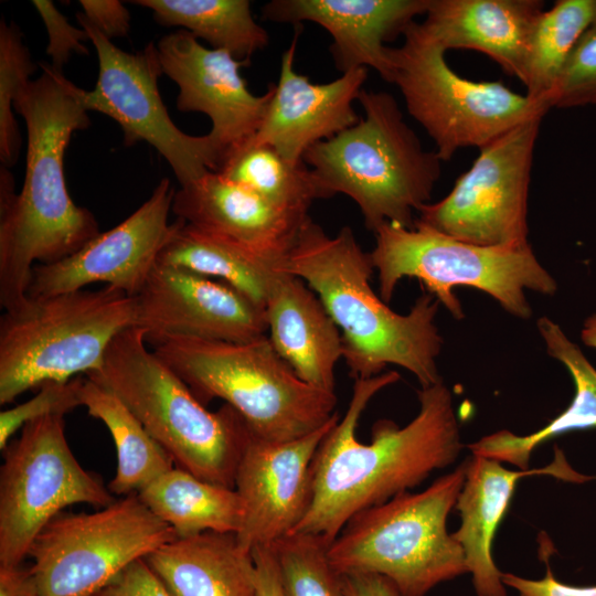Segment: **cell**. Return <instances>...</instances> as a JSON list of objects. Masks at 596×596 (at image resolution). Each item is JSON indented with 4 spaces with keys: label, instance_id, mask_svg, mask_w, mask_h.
<instances>
[{
    "label": "cell",
    "instance_id": "1",
    "mask_svg": "<svg viewBox=\"0 0 596 596\" xmlns=\"http://www.w3.org/2000/svg\"><path fill=\"white\" fill-rule=\"evenodd\" d=\"M401 379L394 370L354 380L342 418L321 440L311 464L310 507L294 533L329 544L356 513L411 491L434 471L451 466L462 450L453 394L443 381L421 387L419 409L401 427L391 419L372 426L371 441L356 428L370 401Z\"/></svg>",
    "mask_w": 596,
    "mask_h": 596
},
{
    "label": "cell",
    "instance_id": "2",
    "mask_svg": "<svg viewBox=\"0 0 596 596\" xmlns=\"http://www.w3.org/2000/svg\"><path fill=\"white\" fill-rule=\"evenodd\" d=\"M83 91L62 71L42 64L41 75L14 102L26 125V163L19 193L8 168L1 166L0 172V305L4 310L28 300L35 262L57 263L100 233L94 214L73 202L64 174L72 135L89 126Z\"/></svg>",
    "mask_w": 596,
    "mask_h": 596
},
{
    "label": "cell",
    "instance_id": "3",
    "mask_svg": "<svg viewBox=\"0 0 596 596\" xmlns=\"http://www.w3.org/2000/svg\"><path fill=\"white\" fill-rule=\"evenodd\" d=\"M275 270L301 278L317 294L341 332L343 360L354 380L397 365L421 387L441 381L436 362L443 347L435 322L439 301L424 291L407 313L393 311L372 289L370 252L350 226L330 236L309 217Z\"/></svg>",
    "mask_w": 596,
    "mask_h": 596
},
{
    "label": "cell",
    "instance_id": "4",
    "mask_svg": "<svg viewBox=\"0 0 596 596\" xmlns=\"http://www.w3.org/2000/svg\"><path fill=\"white\" fill-rule=\"evenodd\" d=\"M146 344L139 328L123 330L108 347L102 365L86 377L116 395L175 467L234 488L249 436L246 422L227 404L209 411Z\"/></svg>",
    "mask_w": 596,
    "mask_h": 596
},
{
    "label": "cell",
    "instance_id": "5",
    "mask_svg": "<svg viewBox=\"0 0 596 596\" xmlns=\"http://www.w3.org/2000/svg\"><path fill=\"white\" fill-rule=\"evenodd\" d=\"M364 117L304 155L326 190L355 202L364 225L412 227L414 213L430 202L441 174L436 151L425 150L387 92L361 91Z\"/></svg>",
    "mask_w": 596,
    "mask_h": 596
},
{
    "label": "cell",
    "instance_id": "6",
    "mask_svg": "<svg viewBox=\"0 0 596 596\" xmlns=\"http://www.w3.org/2000/svg\"><path fill=\"white\" fill-rule=\"evenodd\" d=\"M152 350L204 405L223 400L259 438L297 439L338 414L336 393L304 382L266 334L242 342L173 338Z\"/></svg>",
    "mask_w": 596,
    "mask_h": 596
},
{
    "label": "cell",
    "instance_id": "7",
    "mask_svg": "<svg viewBox=\"0 0 596 596\" xmlns=\"http://www.w3.org/2000/svg\"><path fill=\"white\" fill-rule=\"evenodd\" d=\"M466 477V460L419 492L405 491L352 517L327 554L340 575L379 574L400 596H426L468 568L447 530Z\"/></svg>",
    "mask_w": 596,
    "mask_h": 596
},
{
    "label": "cell",
    "instance_id": "8",
    "mask_svg": "<svg viewBox=\"0 0 596 596\" xmlns=\"http://www.w3.org/2000/svg\"><path fill=\"white\" fill-rule=\"evenodd\" d=\"M132 298L121 290L79 289L28 297L0 318V404L47 382L97 370L115 337L132 327Z\"/></svg>",
    "mask_w": 596,
    "mask_h": 596
},
{
    "label": "cell",
    "instance_id": "9",
    "mask_svg": "<svg viewBox=\"0 0 596 596\" xmlns=\"http://www.w3.org/2000/svg\"><path fill=\"white\" fill-rule=\"evenodd\" d=\"M370 252L377 272L380 297L391 301L397 284L418 279L455 319L464 318L456 287L486 292L511 316L532 317L525 291L544 296L557 291V283L536 258L530 243L481 246L458 241L415 220L412 227L384 223L374 232Z\"/></svg>",
    "mask_w": 596,
    "mask_h": 596
},
{
    "label": "cell",
    "instance_id": "10",
    "mask_svg": "<svg viewBox=\"0 0 596 596\" xmlns=\"http://www.w3.org/2000/svg\"><path fill=\"white\" fill-rule=\"evenodd\" d=\"M404 42L389 47L391 82L404 98L408 114L426 130L441 161L462 149H478L551 107L501 82H475L457 74L446 51L414 21Z\"/></svg>",
    "mask_w": 596,
    "mask_h": 596
},
{
    "label": "cell",
    "instance_id": "11",
    "mask_svg": "<svg viewBox=\"0 0 596 596\" xmlns=\"http://www.w3.org/2000/svg\"><path fill=\"white\" fill-rule=\"evenodd\" d=\"M177 536L132 493L92 513H58L28 556L41 596H96L128 565Z\"/></svg>",
    "mask_w": 596,
    "mask_h": 596
},
{
    "label": "cell",
    "instance_id": "12",
    "mask_svg": "<svg viewBox=\"0 0 596 596\" xmlns=\"http://www.w3.org/2000/svg\"><path fill=\"white\" fill-rule=\"evenodd\" d=\"M115 500L73 455L63 415L25 424L3 449L0 565L22 564L36 535L64 508L76 503L104 508Z\"/></svg>",
    "mask_w": 596,
    "mask_h": 596
},
{
    "label": "cell",
    "instance_id": "13",
    "mask_svg": "<svg viewBox=\"0 0 596 596\" xmlns=\"http://www.w3.org/2000/svg\"><path fill=\"white\" fill-rule=\"evenodd\" d=\"M77 21L98 58L95 87L83 91L86 110L114 119L124 132L125 146L145 141L155 148L167 160L180 185L207 171H219L222 157L212 137L183 132L168 114L158 88L163 73L157 45L150 42L141 51L129 53L95 29L82 12L77 13Z\"/></svg>",
    "mask_w": 596,
    "mask_h": 596
},
{
    "label": "cell",
    "instance_id": "14",
    "mask_svg": "<svg viewBox=\"0 0 596 596\" xmlns=\"http://www.w3.org/2000/svg\"><path fill=\"white\" fill-rule=\"evenodd\" d=\"M542 118L528 119L480 148L451 191L424 205L416 220L476 245L529 243V189Z\"/></svg>",
    "mask_w": 596,
    "mask_h": 596
},
{
    "label": "cell",
    "instance_id": "15",
    "mask_svg": "<svg viewBox=\"0 0 596 596\" xmlns=\"http://www.w3.org/2000/svg\"><path fill=\"white\" fill-rule=\"evenodd\" d=\"M132 298V327L147 343L173 338L242 342L265 336V311L226 283L157 263Z\"/></svg>",
    "mask_w": 596,
    "mask_h": 596
},
{
    "label": "cell",
    "instance_id": "16",
    "mask_svg": "<svg viewBox=\"0 0 596 596\" xmlns=\"http://www.w3.org/2000/svg\"><path fill=\"white\" fill-rule=\"evenodd\" d=\"M174 193L171 181L163 178L148 200L123 222L57 263L35 265L28 297L75 291L96 283L135 296L170 236L169 214Z\"/></svg>",
    "mask_w": 596,
    "mask_h": 596
},
{
    "label": "cell",
    "instance_id": "17",
    "mask_svg": "<svg viewBox=\"0 0 596 596\" xmlns=\"http://www.w3.org/2000/svg\"><path fill=\"white\" fill-rule=\"evenodd\" d=\"M157 49L162 73L179 87L178 109L203 113L211 119L209 135L223 166L258 130L273 96V83L262 96L254 95L240 72L251 61L209 49L187 30L164 35Z\"/></svg>",
    "mask_w": 596,
    "mask_h": 596
},
{
    "label": "cell",
    "instance_id": "18",
    "mask_svg": "<svg viewBox=\"0 0 596 596\" xmlns=\"http://www.w3.org/2000/svg\"><path fill=\"white\" fill-rule=\"evenodd\" d=\"M339 418L337 414L317 430L288 441H269L249 429L234 487L244 507L236 534L244 550L252 553L255 547L275 544L304 519L312 498L313 457Z\"/></svg>",
    "mask_w": 596,
    "mask_h": 596
},
{
    "label": "cell",
    "instance_id": "19",
    "mask_svg": "<svg viewBox=\"0 0 596 596\" xmlns=\"http://www.w3.org/2000/svg\"><path fill=\"white\" fill-rule=\"evenodd\" d=\"M301 30V25H295V35L281 55L279 78L273 83V96L262 124L242 148L267 145L295 163L304 161V155L313 145L360 120L353 102L358 100L368 77L365 67L345 72L328 83H312L308 76L296 72L295 56Z\"/></svg>",
    "mask_w": 596,
    "mask_h": 596
},
{
    "label": "cell",
    "instance_id": "20",
    "mask_svg": "<svg viewBox=\"0 0 596 596\" xmlns=\"http://www.w3.org/2000/svg\"><path fill=\"white\" fill-rule=\"evenodd\" d=\"M177 219L276 265L290 251L309 214L283 210L217 171L180 185Z\"/></svg>",
    "mask_w": 596,
    "mask_h": 596
},
{
    "label": "cell",
    "instance_id": "21",
    "mask_svg": "<svg viewBox=\"0 0 596 596\" xmlns=\"http://www.w3.org/2000/svg\"><path fill=\"white\" fill-rule=\"evenodd\" d=\"M428 4L429 0H272L263 6L262 17L294 26L304 21L319 24L333 40L330 52L342 74L371 67L390 83L385 42L403 35Z\"/></svg>",
    "mask_w": 596,
    "mask_h": 596
},
{
    "label": "cell",
    "instance_id": "22",
    "mask_svg": "<svg viewBox=\"0 0 596 596\" xmlns=\"http://www.w3.org/2000/svg\"><path fill=\"white\" fill-rule=\"evenodd\" d=\"M536 475L571 481L587 480L567 465L560 450L550 465L526 470L508 469L498 460L478 455L466 460V477L455 505L461 522L453 536L464 551L477 596H507L502 572L492 555L493 541L518 481Z\"/></svg>",
    "mask_w": 596,
    "mask_h": 596
},
{
    "label": "cell",
    "instance_id": "23",
    "mask_svg": "<svg viewBox=\"0 0 596 596\" xmlns=\"http://www.w3.org/2000/svg\"><path fill=\"white\" fill-rule=\"evenodd\" d=\"M540 0H429L423 31L445 51L473 50L521 82Z\"/></svg>",
    "mask_w": 596,
    "mask_h": 596
},
{
    "label": "cell",
    "instance_id": "24",
    "mask_svg": "<svg viewBox=\"0 0 596 596\" xmlns=\"http://www.w3.org/2000/svg\"><path fill=\"white\" fill-rule=\"evenodd\" d=\"M269 340L278 355L309 385L336 393L342 336L317 294L299 277L274 275L264 305Z\"/></svg>",
    "mask_w": 596,
    "mask_h": 596
},
{
    "label": "cell",
    "instance_id": "25",
    "mask_svg": "<svg viewBox=\"0 0 596 596\" xmlns=\"http://www.w3.org/2000/svg\"><path fill=\"white\" fill-rule=\"evenodd\" d=\"M143 560L171 596H258L252 553L235 533L177 536Z\"/></svg>",
    "mask_w": 596,
    "mask_h": 596
},
{
    "label": "cell",
    "instance_id": "26",
    "mask_svg": "<svg viewBox=\"0 0 596 596\" xmlns=\"http://www.w3.org/2000/svg\"><path fill=\"white\" fill-rule=\"evenodd\" d=\"M536 327L547 354L570 372L575 386L573 400L562 413L534 433L517 435L501 429L468 445L472 455L510 464L521 470L529 469L532 453L543 443L568 432L596 428V369L552 319L541 317Z\"/></svg>",
    "mask_w": 596,
    "mask_h": 596
},
{
    "label": "cell",
    "instance_id": "27",
    "mask_svg": "<svg viewBox=\"0 0 596 596\" xmlns=\"http://www.w3.org/2000/svg\"><path fill=\"white\" fill-rule=\"evenodd\" d=\"M137 494L178 536L206 531L237 534L243 524V501L234 488L202 480L175 466Z\"/></svg>",
    "mask_w": 596,
    "mask_h": 596
},
{
    "label": "cell",
    "instance_id": "28",
    "mask_svg": "<svg viewBox=\"0 0 596 596\" xmlns=\"http://www.w3.org/2000/svg\"><path fill=\"white\" fill-rule=\"evenodd\" d=\"M158 263L226 283L263 309L276 274L273 263L179 219Z\"/></svg>",
    "mask_w": 596,
    "mask_h": 596
},
{
    "label": "cell",
    "instance_id": "29",
    "mask_svg": "<svg viewBox=\"0 0 596 596\" xmlns=\"http://www.w3.org/2000/svg\"><path fill=\"white\" fill-rule=\"evenodd\" d=\"M79 397L82 406L103 422L113 437L117 455L116 473L108 485L113 494L138 493L174 467L171 456L110 391L83 376Z\"/></svg>",
    "mask_w": 596,
    "mask_h": 596
},
{
    "label": "cell",
    "instance_id": "30",
    "mask_svg": "<svg viewBox=\"0 0 596 596\" xmlns=\"http://www.w3.org/2000/svg\"><path fill=\"white\" fill-rule=\"evenodd\" d=\"M149 9L163 26H181L212 49L224 50L236 60L251 61L269 42L248 0H135Z\"/></svg>",
    "mask_w": 596,
    "mask_h": 596
},
{
    "label": "cell",
    "instance_id": "31",
    "mask_svg": "<svg viewBox=\"0 0 596 596\" xmlns=\"http://www.w3.org/2000/svg\"><path fill=\"white\" fill-rule=\"evenodd\" d=\"M217 172L290 212L308 214L316 200L332 196L305 161L291 162L267 145L235 152Z\"/></svg>",
    "mask_w": 596,
    "mask_h": 596
},
{
    "label": "cell",
    "instance_id": "32",
    "mask_svg": "<svg viewBox=\"0 0 596 596\" xmlns=\"http://www.w3.org/2000/svg\"><path fill=\"white\" fill-rule=\"evenodd\" d=\"M595 15L596 0H557L541 12L532 31L522 81L530 98L549 104L571 53L592 28Z\"/></svg>",
    "mask_w": 596,
    "mask_h": 596
},
{
    "label": "cell",
    "instance_id": "33",
    "mask_svg": "<svg viewBox=\"0 0 596 596\" xmlns=\"http://www.w3.org/2000/svg\"><path fill=\"white\" fill-rule=\"evenodd\" d=\"M272 546L283 596H344L341 576L331 566L322 539L294 533Z\"/></svg>",
    "mask_w": 596,
    "mask_h": 596
},
{
    "label": "cell",
    "instance_id": "34",
    "mask_svg": "<svg viewBox=\"0 0 596 596\" xmlns=\"http://www.w3.org/2000/svg\"><path fill=\"white\" fill-rule=\"evenodd\" d=\"M35 70L22 33L12 22H0V160L13 166L19 157L21 137L14 118V102Z\"/></svg>",
    "mask_w": 596,
    "mask_h": 596
},
{
    "label": "cell",
    "instance_id": "35",
    "mask_svg": "<svg viewBox=\"0 0 596 596\" xmlns=\"http://www.w3.org/2000/svg\"><path fill=\"white\" fill-rule=\"evenodd\" d=\"M83 376L67 382H47L26 402L0 413V449L3 450L11 437L25 424L51 415H65L82 406L79 389Z\"/></svg>",
    "mask_w": 596,
    "mask_h": 596
},
{
    "label": "cell",
    "instance_id": "36",
    "mask_svg": "<svg viewBox=\"0 0 596 596\" xmlns=\"http://www.w3.org/2000/svg\"><path fill=\"white\" fill-rule=\"evenodd\" d=\"M550 107L596 105V28L575 45L549 98Z\"/></svg>",
    "mask_w": 596,
    "mask_h": 596
},
{
    "label": "cell",
    "instance_id": "37",
    "mask_svg": "<svg viewBox=\"0 0 596 596\" xmlns=\"http://www.w3.org/2000/svg\"><path fill=\"white\" fill-rule=\"evenodd\" d=\"M32 4L46 28L49 36L46 54L51 57V65L54 68L62 71L73 53H88L84 45V41L89 40L86 31L73 26L52 1L33 0Z\"/></svg>",
    "mask_w": 596,
    "mask_h": 596
},
{
    "label": "cell",
    "instance_id": "38",
    "mask_svg": "<svg viewBox=\"0 0 596 596\" xmlns=\"http://www.w3.org/2000/svg\"><path fill=\"white\" fill-rule=\"evenodd\" d=\"M540 543V555L545 563V575L540 579H531L518 576L512 573H502V582L519 592L523 596H596V585L575 586L560 582L550 567V555L552 543L546 545Z\"/></svg>",
    "mask_w": 596,
    "mask_h": 596
},
{
    "label": "cell",
    "instance_id": "39",
    "mask_svg": "<svg viewBox=\"0 0 596 596\" xmlns=\"http://www.w3.org/2000/svg\"><path fill=\"white\" fill-rule=\"evenodd\" d=\"M96 596H171L143 558L119 573Z\"/></svg>",
    "mask_w": 596,
    "mask_h": 596
},
{
    "label": "cell",
    "instance_id": "40",
    "mask_svg": "<svg viewBox=\"0 0 596 596\" xmlns=\"http://www.w3.org/2000/svg\"><path fill=\"white\" fill-rule=\"evenodd\" d=\"M84 18L103 35L111 40L130 31V13L118 0H81Z\"/></svg>",
    "mask_w": 596,
    "mask_h": 596
},
{
    "label": "cell",
    "instance_id": "41",
    "mask_svg": "<svg viewBox=\"0 0 596 596\" xmlns=\"http://www.w3.org/2000/svg\"><path fill=\"white\" fill-rule=\"evenodd\" d=\"M255 566V582L258 596H283L277 560L273 546L252 550Z\"/></svg>",
    "mask_w": 596,
    "mask_h": 596
},
{
    "label": "cell",
    "instance_id": "42",
    "mask_svg": "<svg viewBox=\"0 0 596 596\" xmlns=\"http://www.w3.org/2000/svg\"><path fill=\"white\" fill-rule=\"evenodd\" d=\"M344 596H400L395 585L379 574L341 576Z\"/></svg>",
    "mask_w": 596,
    "mask_h": 596
},
{
    "label": "cell",
    "instance_id": "43",
    "mask_svg": "<svg viewBox=\"0 0 596 596\" xmlns=\"http://www.w3.org/2000/svg\"><path fill=\"white\" fill-rule=\"evenodd\" d=\"M0 596H41L32 568L0 565Z\"/></svg>",
    "mask_w": 596,
    "mask_h": 596
},
{
    "label": "cell",
    "instance_id": "44",
    "mask_svg": "<svg viewBox=\"0 0 596 596\" xmlns=\"http://www.w3.org/2000/svg\"><path fill=\"white\" fill-rule=\"evenodd\" d=\"M581 339L585 345L596 349V313L585 319L581 330Z\"/></svg>",
    "mask_w": 596,
    "mask_h": 596
},
{
    "label": "cell",
    "instance_id": "45",
    "mask_svg": "<svg viewBox=\"0 0 596 596\" xmlns=\"http://www.w3.org/2000/svg\"><path fill=\"white\" fill-rule=\"evenodd\" d=\"M592 28H596V15H595V19H594V22H593Z\"/></svg>",
    "mask_w": 596,
    "mask_h": 596
},
{
    "label": "cell",
    "instance_id": "46",
    "mask_svg": "<svg viewBox=\"0 0 596 596\" xmlns=\"http://www.w3.org/2000/svg\"><path fill=\"white\" fill-rule=\"evenodd\" d=\"M520 596H523V595H520Z\"/></svg>",
    "mask_w": 596,
    "mask_h": 596
},
{
    "label": "cell",
    "instance_id": "47",
    "mask_svg": "<svg viewBox=\"0 0 596 596\" xmlns=\"http://www.w3.org/2000/svg\"><path fill=\"white\" fill-rule=\"evenodd\" d=\"M594 478H596V477H594Z\"/></svg>",
    "mask_w": 596,
    "mask_h": 596
}]
</instances>
